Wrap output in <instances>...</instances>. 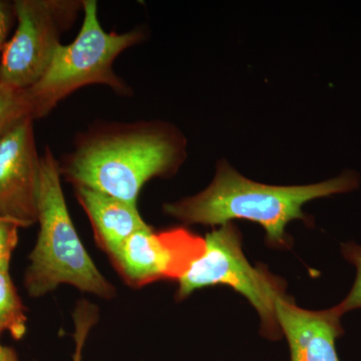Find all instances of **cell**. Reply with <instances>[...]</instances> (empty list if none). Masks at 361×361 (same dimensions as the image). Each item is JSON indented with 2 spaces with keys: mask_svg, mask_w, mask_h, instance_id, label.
I'll return each instance as SVG.
<instances>
[{
  "mask_svg": "<svg viewBox=\"0 0 361 361\" xmlns=\"http://www.w3.org/2000/svg\"><path fill=\"white\" fill-rule=\"evenodd\" d=\"M16 28L0 59V82L26 90L37 84L63 33L84 13V0H16Z\"/></svg>",
  "mask_w": 361,
  "mask_h": 361,
  "instance_id": "obj_6",
  "label": "cell"
},
{
  "mask_svg": "<svg viewBox=\"0 0 361 361\" xmlns=\"http://www.w3.org/2000/svg\"><path fill=\"white\" fill-rule=\"evenodd\" d=\"M75 197L94 229L97 244L113 255L134 233L149 227L137 204L85 187L75 188Z\"/></svg>",
  "mask_w": 361,
  "mask_h": 361,
  "instance_id": "obj_10",
  "label": "cell"
},
{
  "mask_svg": "<svg viewBox=\"0 0 361 361\" xmlns=\"http://www.w3.org/2000/svg\"><path fill=\"white\" fill-rule=\"evenodd\" d=\"M73 323H75V334L73 338L75 341V350L73 353V361L82 360V349L85 341L92 327L99 320V308L90 301H78L73 312Z\"/></svg>",
  "mask_w": 361,
  "mask_h": 361,
  "instance_id": "obj_13",
  "label": "cell"
},
{
  "mask_svg": "<svg viewBox=\"0 0 361 361\" xmlns=\"http://www.w3.org/2000/svg\"><path fill=\"white\" fill-rule=\"evenodd\" d=\"M205 250V238L184 227L156 232L151 226L134 233L110 256L130 286H146L160 280H177Z\"/></svg>",
  "mask_w": 361,
  "mask_h": 361,
  "instance_id": "obj_7",
  "label": "cell"
},
{
  "mask_svg": "<svg viewBox=\"0 0 361 361\" xmlns=\"http://www.w3.org/2000/svg\"><path fill=\"white\" fill-rule=\"evenodd\" d=\"M14 21H16V13H14L13 2L0 0V59Z\"/></svg>",
  "mask_w": 361,
  "mask_h": 361,
  "instance_id": "obj_16",
  "label": "cell"
},
{
  "mask_svg": "<svg viewBox=\"0 0 361 361\" xmlns=\"http://www.w3.org/2000/svg\"><path fill=\"white\" fill-rule=\"evenodd\" d=\"M82 16L77 37L59 47L44 75L26 90L33 120L49 116L61 102L89 85H104L118 96L133 94L132 87L114 70V63L123 51L144 42L146 28L106 32L99 23L96 0H84Z\"/></svg>",
  "mask_w": 361,
  "mask_h": 361,
  "instance_id": "obj_4",
  "label": "cell"
},
{
  "mask_svg": "<svg viewBox=\"0 0 361 361\" xmlns=\"http://www.w3.org/2000/svg\"><path fill=\"white\" fill-rule=\"evenodd\" d=\"M20 226L0 218V270L9 271L11 257L18 244Z\"/></svg>",
  "mask_w": 361,
  "mask_h": 361,
  "instance_id": "obj_15",
  "label": "cell"
},
{
  "mask_svg": "<svg viewBox=\"0 0 361 361\" xmlns=\"http://www.w3.org/2000/svg\"><path fill=\"white\" fill-rule=\"evenodd\" d=\"M27 118L32 116L26 90L0 82V141Z\"/></svg>",
  "mask_w": 361,
  "mask_h": 361,
  "instance_id": "obj_12",
  "label": "cell"
},
{
  "mask_svg": "<svg viewBox=\"0 0 361 361\" xmlns=\"http://www.w3.org/2000/svg\"><path fill=\"white\" fill-rule=\"evenodd\" d=\"M282 336L286 337L290 361H341L336 341L343 336L336 308L312 311L299 307L284 294L275 303Z\"/></svg>",
  "mask_w": 361,
  "mask_h": 361,
  "instance_id": "obj_9",
  "label": "cell"
},
{
  "mask_svg": "<svg viewBox=\"0 0 361 361\" xmlns=\"http://www.w3.org/2000/svg\"><path fill=\"white\" fill-rule=\"evenodd\" d=\"M176 297L183 300L193 292L213 286H229L252 304L262 322V334L269 339L282 336L275 303L285 294V285L264 266H252L242 250L238 228L227 223L205 237V250L180 278Z\"/></svg>",
  "mask_w": 361,
  "mask_h": 361,
  "instance_id": "obj_5",
  "label": "cell"
},
{
  "mask_svg": "<svg viewBox=\"0 0 361 361\" xmlns=\"http://www.w3.org/2000/svg\"><path fill=\"white\" fill-rule=\"evenodd\" d=\"M27 315L9 271L0 270V336L8 332L16 341L25 337Z\"/></svg>",
  "mask_w": 361,
  "mask_h": 361,
  "instance_id": "obj_11",
  "label": "cell"
},
{
  "mask_svg": "<svg viewBox=\"0 0 361 361\" xmlns=\"http://www.w3.org/2000/svg\"><path fill=\"white\" fill-rule=\"evenodd\" d=\"M32 118L0 141V218L20 228L37 223L40 157Z\"/></svg>",
  "mask_w": 361,
  "mask_h": 361,
  "instance_id": "obj_8",
  "label": "cell"
},
{
  "mask_svg": "<svg viewBox=\"0 0 361 361\" xmlns=\"http://www.w3.org/2000/svg\"><path fill=\"white\" fill-rule=\"evenodd\" d=\"M341 254L348 263L355 266L356 276L353 288L341 303L334 306L342 316L349 311L361 308V245L355 242L341 244Z\"/></svg>",
  "mask_w": 361,
  "mask_h": 361,
  "instance_id": "obj_14",
  "label": "cell"
},
{
  "mask_svg": "<svg viewBox=\"0 0 361 361\" xmlns=\"http://www.w3.org/2000/svg\"><path fill=\"white\" fill-rule=\"evenodd\" d=\"M186 158V139L171 123L103 121L78 133L58 161L61 179L73 188L137 204L149 180L175 175Z\"/></svg>",
  "mask_w": 361,
  "mask_h": 361,
  "instance_id": "obj_1",
  "label": "cell"
},
{
  "mask_svg": "<svg viewBox=\"0 0 361 361\" xmlns=\"http://www.w3.org/2000/svg\"><path fill=\"white\" fill-rule=\"evenodd\" d=\"M360 185V174L345 171L332 179L306 186H270L246 179L222 161L208 188L194 196L165 204L163 211L187 225L222 226L237 219L257 223L264 228L268 245L284 249L290 247L286 233L289 223H312L304 214L303 205L315 199L349 193Z\"/></svg>",
  "mask_w": 361,
  "mask_h": 361,
  "instance_id": "obj_2",
  "label": "cell"
},
{
  "mask_svg": "<svg viewBox=\"0 0 361 361\" xmlns=\"http://www.w3.org/2000/svg\"><path fill=\"white\" fill-rule=\"evenodd\" d=\"M0 361H20V360L13 348L4 345L0 341Z\"/></svg>",
  "mask_w": 361,
  "mask_h": 361,
  "instance_id": "obj_17",
  "label": "cell"
},
{
  "mask_svg": "<svg viewBox=\"0 0 361 361\" xmlns=\"http://www.w3.org/2000/svg\"><path fill=\"white\" fill-rule=\"evenodd\" d=\"M61 180L58 158L47 146L40 157L39 231L23 278L25 290L39 298L68 284L101 298H114L115 287L97 269L78 236Z\"/></svg>",
  "mask_w": 361,
  "mask_h": 361,
  "instance_id": "obj_3",
  "label": "cell"
}]
</instances>
